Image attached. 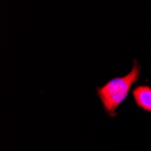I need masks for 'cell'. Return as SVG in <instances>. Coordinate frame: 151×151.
Wrapping results in <instances>:
<instances>
[{
    "mask_svg": "<svg viewBox=\"0 0 151 151\" xmlns=\"http://www.w3.org/2000/svg\"><path fill=\"white\" fill-rule=\"evenodd\" d=\"M140 66L134 60L132 70L124 76L115 77L107 81L101 87H97V94L103 105L105 111L111 116L117 115L116 109L124 101L130 88L139 79Z\"/></svg>",
    "mask_w": 151,
    "mask_h": 151,
    "instance_id": "cell-1",
    "label": "cell"
},
{
    "mask_svg": "<svg viewBox=\"0 0 151 151\" xmlns=\"http://www.w3.org/2000/svg\"><path fill=\"white\" fill-rule=\"evenodd\" d=\"M133 97L139 107L151 112V87L139 85L133 90Z\"/></svg>",
    "mask_w": 151,
    "mask_h": 151,
    "instance_id": "cell-2",
    "label": "cell"
}]
</instances>
